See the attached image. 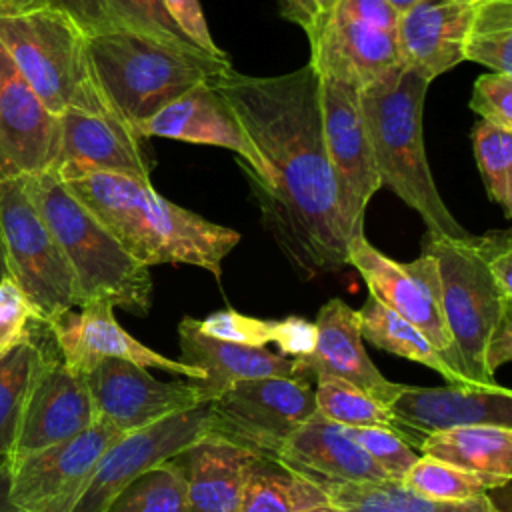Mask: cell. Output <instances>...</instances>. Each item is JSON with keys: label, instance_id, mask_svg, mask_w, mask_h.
<instances>
[{"label": "cell", "instance_id": "1", "mask_svg": "<svg viewBox=\"0 0 512 512\" xmlns=\"http://www.w3.org/2000/svg\"><path fill=\"white\" fill-rule=\"evenodd\" d=\"M212 84L264 160L268 182H248L262 226L288 264L302 278L344 270L348 238L326 156L314 68L306 64L276 76L230 68Z\"/></svg>", "mask_w": 512, "mask_h": 512}, {"label": "cell", "instance_id": "2", "mask_svg": "<svg viewBox=\"0 0 512 512\" xmlns=\"http://www.w3.org/2000/svg\"><path fill=\"white\" fill-rule=\"evenodd\" d=\"M62 184L146 268L188 264L220 280L226 256L242 240L234 228L166 200L150 180L98 172Z\"/></svg>", "mask_w": 512, "mask_h": 512}, {"label": "cell", "instance_id": "3", "mask_svg": "<svg viewBox=\"0 0 512 512\" xmlns=\"http://www.w3.org/2000/svg\"><path fill=\"white\" fill-rule=\"evenodd\" d=\"M432 82L398 68L360 90V106L380 184L392 190L426 224L428 238L470 236L444 204L424 148V100Z\"/></svg>", "mask_w": 512, "mask_h": 512}, {"label": "cell", "instance_id": "4", "mask_svg": "<svg viewBox=\"0 0 512 512\" xmlns=\"http://www.w3.org/2000/svg\"><path fill=\"white\" fill-rule=\"evenodd\" d=\"M86 44L106 100L136 136L160 108L232 68L228 56H210L134 32L90 36Z\"/></svg>", "mask_w": 512, "mask_h": 512}, {"label": "cell", "instance_id": "5", "mask_svg": "<svg viewBox=\"0 0 512 512\" xmlns=\"http://www.w3.org/2000/svg\"><path fill=\"white\" fill-rule=\"evenodd\" d=\"M22 182L70 264L80 306L108 300L146 316L152 306L150 268L136 262L52 170L22 176Z\"/></svg>", "mask_w": 512, "mask_h": 512}, {"label": "cell", "instance_id": "6", "mask_svg": "<svg viewBox=\"0 0 512 512\" xmlns=\"http://www.w3.org/2000/svg\"><path fill=\"white\" fill-rule=\"evenodd\" d=\"M0 46L50 114L120 120L96 80L86 36L66 14L48 6L0 14Z\"/></svg>", "mask_w": 512, "mask_h": 512}, {"label": "cell", "instance_id": "7", "mask_svg": "<svg viewBox=\"0 0 512 512\" xmlns=\"http://www.w3.org/2000/svg\"><path fill=\"white\" fill-rule=\"evenodd\" d=\"M470 236L462 240L428 238L424 250L434 256L438 266L442 316L462 374L470 384L494 390L500 384L486 368V346L498 322L512 314V298L496 286L472 248Z\"/></svg>", "mask_w": 512, "mask_h": 512}, {"label": "cell", "instance_id": "8", "mask_svg": "<svg viewBox=\"0 0 512 512\" xmlns=\"http://www.w3.org/2000/svg\"><path fill=\"white\" fill-rule=\"evenodd\" d=\"M0 232L8 276L48 324L80 306L78 286L54 234L30 200L22 178L0 182Z\"/></svg>", "mask_w": 512, "mask_h": 512}, {"label": "cell", "instance_id": "9", "mask_svg": "<svg viewBox=\"0 0 512 512\" xmlns=\"http://www.w3.org/2000/svg\"><path fill=\"white\" fill-rule=\"evenodd\" d=\"M208 406L210 432L266 460H276L286 440L316 412L310 382L298 378L242 380Z\"/></svg>", "mask_w": 512, "mask_h": 512}, {"label": "cell", "instance_id": "10", "mask_svg": "<svg viewBox=\"0 0 512 512\" xmlns=\"http://www.w3.org/2000/svg\"><path fill=\"white\" fill-rule=\"evenodd\" d=\"M346 256L348 266L358 270L370 296L416 326L450 370L466 380L442 316L440 278L434 256L422 250L416 260L398 262L370 244L366 234L348 240Z\"/></svg>", "mask_w": 512, "mask_h": 512}, {"label": "cell", "instance_id": "11", "mask_svg": "<svg viewBox=\"0 0 512 512\" xmlns=\"http://www.w3.org/2000/svg\"><path fill=\"white\" fill-rule=\"evenodd\" d=\"M324 146L334 174L338 208L346 238L364 234V216L382 188L368 140L360 92L348 84L318 76Z\"/></svg>", "mask_w": 512, "mask_h": 512}, {"label": "cell", "instance_id": "12", "mask_svg": "<svg viewBox=\"0 0 512 512\" xmlns=\"http://www.w3.org/2000/svg\"><path fill=\"white\" fill-rule=\"evenodd\" d=\"M212 428L208 404L172 414L116 440L96 462L72 512H106L116 496L140 474L174 458Z\"/></svg>", "mask_w": 512, "mask_h": 512}, {"label": "cell", "instance_id": "13", "mask_svg": "<svg viewBox=\"0 0 512 512\" xmlns=\"http://www.w3.org/2000/svg\"><path fill=\"white\" fill-rule=\"evenodd\" d=\"M124 436L98 418L78 436L10 468V500L20 512H72L100 456Z\"/></svg>", "mask_w": 512, "mask_h": 512}, {"label": "cell", "instance_id": "14", "mask_svg": "<svg viewBox=\"0 0 512 512\" xmlns=\"http://www.w3.org/2000/svg\"><path fill=\"white\" fill-rule=\"evenodd\" d=\"M84 380L96 416L124 434L208 404L194 380L162 382L146 368L120 358H102Z\"/></svg>", "mask_w": 512, "mask_h": 512}, {"label": "cell", "instance_id": "15", "mask_svg": "<svg viewBox=\"0 0 512 512\" xmlns=\"http://www.w3.org/2000/svg\"><path fill=\"white\" fill-rule=\"evenodd\" d=\"M96 420L98 416L84 376L66 368L60 356L46 350L6 462L12 468L44 448L78 436Z\"/></svg>", "mask_w": 512, "mask_h": 512}, {"label": "cell", "instance_id": "16", "mask_svg": "<svg viewBox=\"0 0 512 512\" xmlns=\"http://www.w3.org/2000/svg\"><path fill=\"white\" fill-rule=\"evenodd\" d=\"M78 308V312L74 308L62 312L46 324L58 356L72 372L84 376L102 358H120L146 370L160 368L194 382L204 380L200 370L166 358L130 336L114 318V306L108 300H90Z\"/></svg>", "mask_w": 512, "mask_h": 512}, {"label": "cell", "instance_id": "17", "mask_svg": "<svg viewBox=\"0 0 512 512\" xmlns=\"http://www.w3.org/2000/svg\"><path fill=\"white\" fill-rule=\"evenodd\" d=\"M146 140L112 116L66 110L58 116V148L50 170L60 180L84 174H120L150 180Z\"/></svg>", "mask_w": 512, "mask_h": 512}, {"label": "cell", "instance_id": "18", "mask_svg": "<svg viewBox=\"0 0 512 512\" xmlns=\"http://www.w3.org/2000/svg\"><path fill=\"white\" fill-rule=\"evenodd\" d=\"M140 138H166L190 144L220 146L238 156L246 178L260 184L268 182V170L262 156L250 142L236 114L210 82H202L148 118L140 130Z\"/></svg>", "mask_w": 512, "mask_h": 512}, {"label": "cell", "instance_id": "19", "mask_svg": "<svg viewBox=\"0 0 512 512\" xmlns=\"http://www.w3.org/2000/svg\"><path fill=\"white\" fill-rule=\"evenodd\" d=\"M58 116L50 114L0 46V182L50 170Z\"/></svg>", "mask_w": 512, "mask_h": 512}, {"label": "cell", "instance_id": "20", "mask_svg": "<svg viewBox=\"0 0 512 512\" xmlns=\"http://www.w3.org/2000/svg\"><path fill=\"white\" fill-rule=\"evenodd\" d=\"M310 66L358 92L402 68L396 34L374 28L340 12H330L308 34Z\"/></svg>", "mask_w": 512, "mask_h": 512}, {"label": "cell", "instance_id": "21", "mask_svg": "<svg viewBox=\"0 0 512 512\" xmlns=\"http://www.w3.org/2000/svg\"><path fill=\"white\" fill-rule=\"evenodd\" d=\"M316 346L306 358L294 360L296 378L310 382L320 374L334 376L364 390L382 406L400 390L398 382L384 378V374L370 360L360 334L358 310L344 300H328L316 318Z\"/></svg>", "mask_w": 512, "mask_h": 512}, {"label": "cell", "instance_id": "22", "mask_svg": "<svg viewBox=\"0 0 512 512\" xmlns=\"http://www.w3.org/2000/svg\"><path fill=\"white\" fill-rule=\"evenodd\" d=\"M386 408L400 426L418 436L478 424L512 428V392L504 386L490 390L464 384L446 388L400 384Z\"/></svg>", "mask_w": 512, "mask_h": 512}, {"label": "cell", "instance_id": "23", "mask_svg": "<svg viewBox=\"0 0 512 512\" xmlns=\"http://www.w3.org/2000/svg\"><path fill=\"white\" fill-rule=\"evenodd\" d=\"M476 0H418L398 16L396 44L406 68L430 82L464 62Z\"/></svg>", "mask_w": 512, "mask_h": 512}, {"label": "cell", "instance_id": "24", "mask_svg": "<svg viewBox=\"0 0 512 512\" xmlns=\"http://www.w3.org/2000/svg\"><path fill=\"white\" fill-rule=\"evenodd\" d=\"M276 460L320 488L388 480L378 464L348 436L346 428L320 412H314L286 440Z\"/></svg>", "mask_w": 512, "mask_h": 512}, {"label": "cell", "instance_id": "25", "mask_svg": "<svg viewBox=\"0 0 512 512\" xmlns=\"http://www.w3.org/2000/svg\"><path fill=\"white\" fill-rule=\"evenodd\" d=\"M178 342L180 362L204 374V380L196 384L206 402H212L232 384L242 380L296 378L294 360L266 348L210 338L198 330V320L190 316H184L178 324Z\"/></svg>", "mask_w": 512, "mask_h": 512}, {"label": "cell", "instance_id": "26", "mask_svg": "<svg viewBox=\"0 0 512 512\" xmlns=\"http://www.w3.org/2000/svg\"><path fill=\"white\" fill-rule=\"evenodd\" d=\"M256 458L234 442L208 432L170 460L184 476L192 512H238Z\"/></svg>", "mask_w": 512, "mask_h": 512}, {"label": "cell", "instance_id": "27", "mask_svg": "<svg viewBox=\"0 0 512 512\" xmlns=\"http://www.w3.org/2000/svg\"><path fill=\"white\" fill-rule=\"evenodd\" d=\"M48 8L66 14L86 38L134 32L182 48H196L168 18L160 0H44Z\"/></svg>", "mask_w": 512, "mask_h": 512}, {"label": "cell", "instance_id": "28", "mask_svg": "<svg viewBox=\"0 0 512 512\" xmlns=\"http://www.w3.org/2000/svg\"><path fill=\"white\" fill-rule=\"evenodd\" d=\"M418 452L468 472L512 476V428L478 424L434 432L422 438Z\"/></svg>", "mask_w": 512, "mask_h": 512}, {"label": "cell", "instance_id": "29", "mask_svg": "<svg viewBox=\"0 0 512 512\" xmlns=\"http://www.w3.org/2000/svg\"><path fill=\"white\" fill-rule=\"evenodd\" d=\"M338 512H500L486 496L440 502L414 494L402 482H348L322 488Z\"/></svg>", "mask_w": 512, "mask_h": 512}, {"label": "cell", "instance_id": "30", "mask_svg": "<svg viewBox=\"0 0 512 512\" xmlns=\"http://www.w3.org/2000/svg\"><path fill=\"white\" fill-rule=\"evenodd\" d=\"M328 494L278 460L256 458L250 466L238 512H298L328 506Z\"/></svg>", "mask_w": 512, "mask_h": 512}, {"label": "cell", "instance_id": "31", "mask_svg": "<svg viewBox=\"0 0 512 512\" xmlns=\"http://www.w3.org/2000/svg\"><path fill=\"white\" fill-rule=\"evenodd\" d=\"M358 318L362 340H368L372 346L396 354L400 358L424 364L426 368H432L444 380H448V384L474 386L450 370V366L442 360L436 348L416 326H412L408 320H404L402 316H398L372 296H368L362 308L358 310Z\"/></svg>", "mask_w": 512, "mask_h": 512}, {"label": "cell", "instance_id": "32", "mask_svg": "<svg viewBox=\"0 0 512 512\" xmlns=\"http://www.w3.org/2000/svg\"><path fill=\"white\" fill-rule=\"evenodd\" d=\"M314 380L316 412H320L324 418L346 428H386L392 434L400 436L412 448H420L424 436H418L400 426L390 410L376 402L372 396H368L364 390L356 388L346 380L326 374H320Z\"/></svg>", "mask_w": 512, "mask_h": 512}, {"label": "cell", "instance_id": "33", "mask_svg": "<svg viewBox=\"0 0 512 512\" xmlns=\"http://www.w3.org/2000/svg\"><path fill=\"white\" fill-rule=\"evenodd\" d=\"M46 348L32 336L0 358V458L8 460L34 376Z\"/></svg>", "mask_w": 512, "mask_h": 512}, {"label": "cell", "instance_id": "34", "mask_svg": "<svg viewBox=\"0 0 512 512\" xmlns=\"http://www.w3.org/2000/svg\"><path fill=\"white\" fill-rule=\"evenodd\" d=\"M464 60L512 74V0H476Z\"/></svg>", "mask_w": 512, "mask_h": 512}, {"label": "cell", "instance_id": "35", "mask_svg": "<svg viewBox=\"0 0 512 512\" xmlns=\"http://www.w3.org/2000/svg\"><path fill=\"white\" fill-rule=\"evenodd\" d=\"M402 484L414 494L430 500L460 502L482 496L492 488H500L508 484V478L468 472L420 454V458L402 478Z\"/></svg>", "mask_w": 512, "mask_h": 512}, {"label": "cell", "instance_id": "36", "mask_svg": "<svg viewBox=\"0 0 512 512\" xmlns=\"http://www.w3.org/2000/svg\"><path fill=\"white\" fill-rule=\"evenodd\" d=\"M106 512H192L180 468L166 460L130 482Z\"/></svg>", "mask_w": 512, "mask_h": 512}, {"label": "cell", "instance_id": "37", "mask_svg": "<svg viewBox=\"0 0 512 512\" xmlns=\"http://www.w3.org/2000/svg\"><path fill=\"white\" fill-rule=\"evenodd\" d=\"M470 140L488 198L512 218V132L476 120Z\"/></svg>", "mask_w": 512, "mask_h": 512}, {"label": "cell", "instance_id": "38", "mask_svg": "<svg viewBox=\"0 0 512 512\" xmlns=\"http://www.w3.org/2000/svg\"><path fill=\"white\" fill-rule=\"evenodd\" d=\"M346 432L378 464L388 480L402 482L406 472L420 458L418 450L386 428H346Z\"/></svg>", "mask_w": 512, "mask_h": 512}, {"label": "cell", "instance_id": "39", "mask_svg": "<svg viewBox=\"0 0 512 512\" xmlns=\"http://www.w3.org/2000/svg\"><path fill=\"white\" fill-rule=\"evenodd\" d=\"M198 330L216 340H224L240 346L264 348L266 344L272 342L274 320L246 316L226 308V310L208 314L204 320H198Z\"/></svg>", "mask_w": 512, "mask_h": 512}, {"label": "cell", "instance_id": "40", "mask_svg": "<svg viewBox=\"0 0 512 512\" xmlns=\"http://www.w3.org/2000/svg\"><path fill=\"white\" fill-rule=\"evenodd\" d=\"M40 322L18 284L6 276L0 282V358L34 336Z\"/></svg>", "mask_w": 512, "mask_h": 512}, {"label": "cell", "instance_id": "41", "mask_svg": "<svg viewBox=\"0 0 512 512\" xmlns=\"http://www.w3.org/2000/svg\"><path fill=\"white\" fill-rule=\"evenodd\" d=\"M470 110L478 120L512 132V74H480L472 86Z\"/></svg>", "mask_w": 512, "mask_h": 512}, {"label": "cell", "instance_id": "42", "mask_svg": "<svg viewBox=\"0 0 512 512\" xmlns=\"http://www.w3.org/2000/svg\"><path fill=\"white\" fill-rule=\"evenodd\" d=\"M470 244L490 270L502 294L512 298V232L488 230L482 236H470Z\"/></svg>", "mask_w": 512, "mask_h": 512}, {"label": "cell", "instance_id": "43", "mask_svg": "<svg viewBox=\"0 0 512 512\" xmlns=\"http://www.w3.org/2000/svg\"><path fill=\"white\" fill-rule=\"evenodd\" d=\"M168 18L180 28V32L202 52L210 56H228L212 38L208 22L202 12L200 0H160Z\"/></svg>", "mask_w": 512, "mask_h": 512}, {"label": "cell", "instance_id": "44", "mask_svg": "<svg viewBox=\"0 0 512 512\" xmlns=\"http://www.w3.org/2000/svg\"><path fill=\"white\" fill-rule=\"evenodd\" d=\"M272 342L278 346V354L284 358H306L314 352L316 346V324L300 316L274 320Z\"/></svg>", "mask_w": 512, "mask_h": 512}, {"label": "cell", "instance_id": "45", "mask_svg": "<svg viewBox=\"0 0 512 512\" xmlns=\"http://www.w3.org/2000/svg\"><path fill=\"white\" fill-rule=\"evenodd\" d=\"M332 12H340L374 28L394 32L400 12L388 0H336Z\"/></svg>", "mask_w": 512, "mask_h": 512}, {"label": "cell", "instance_id": "46", "mask_svg": "<svg viewBox=\"0 0 512 512\" xmlns=\"http://www.w3.org/2000/svg\"><path fill=\"white\" fill-rule=\"evenodd\" d=\"M512 358V314L504 316L494 328L488 346H486V368L494 376V372L510 362Z\"/></svg>", "mask_w": 512, "mask_h": 512}, {"label": "cell", "instance_id": "47", "mask_svg": "<svg viewBox=\"0 0 512 512\" xmlns=\"http://www.w3.org/2000/svg\"><path fill=\"white\" fill-rule=\"evenodd\" d=\"M0 512H20L10 500V466L0 458Z\"/></svg>", "mask_w": 512, "mask_h": 512}, {"label": "cell", "instance_id": "48", "mask_svg": "<svg viewBox=\"0 0 512 512\" xmlns=\"http://www.w3.org/2000/svg\"><path fill=\"white\" fill-rule=\"evenodd\" d=\"M46 6L44 0H0V14H12V12H26Z\"/></svg>", "mask_w": 512, "mask_h": 512}, {"label": "cell", "instance_id": "49", "mask_svg": "<svg viewBox=\"0 0 512 512\" xmlns=\"http://www.w3.org/2000/svg\"><path fill=\"white\" fill-rule=\"evenodd\" d=\"M8 276V266H6V252H4V242H2V232H0V282Z\"/></svg>", "mask_w": 512, "mask_h": 512}, {"label": "cell", "instance_id": "50", "mask_svg": "<svg viewBox=\"0 0 512 512\" xmlns=\"http://www.w3.org/2000/svg\"><path fill=\"white\" fill-rule=\"evenodd\" d=\"M398 12H404L406 8H410L414 2H418V0H388Z\"/></svg>", "mask_w": 512, "mask_h": 512}, {"label": "cell", "instance_id": "51", "mask_svg": "<svg viewBox=\"0 0 512 512\" xmlns=\"http://www.w3.org/2000/svg\"><path fill=\"white\" fill-rule=\"evenodd\" d=\"M298 512H338L332 504L328 506H316V508H308V510H298Z\"/></svg>", "mask_w": 512, "mask_h": 512}]
</instances>
